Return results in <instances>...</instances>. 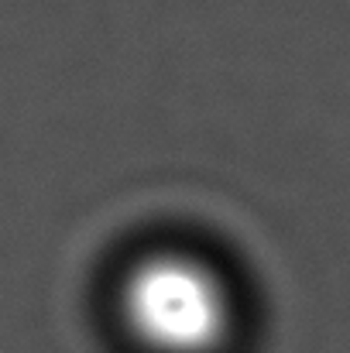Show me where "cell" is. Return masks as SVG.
<instances>
[{
  "mask_svg": "<svg viewBox=\"0 0 350 353\" xmlns=\"http://www.w3.org/2000/svg\"><path fill=\"white\" fill-rule=\"evenodd\" d=\"M120 319L144 353H224L237 326V305L220 268L168 247L127 268Z\"/></svg>",
  "mask_w": 350,
  "mask_h": 353,
  "instance_id": "6da1fadb",
  "label": "cell"
}]
</instances>
